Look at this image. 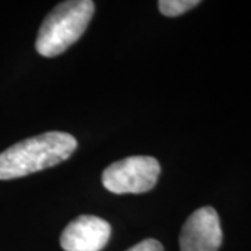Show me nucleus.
<instances>
[{
  "label": "nucleus",
  "instance_id": "nucleus-4",
  "mask_svg": "<svg viewBox=\"0 0 251 251\" xmlns=\"http://www.w3.org/2000/svg\"><path fill=\"white\" fill-rule=\"evenodd\" d=\"M219 215L212 206H201L188 216L180 233L181 251H218L222 244Z\"/></svg>",
  "mask_w": 251,
  "mask_h": 251
},
{
  "label": "nucleus",
  "instance_id": "nucleus-5",
  "mask_svg": "<svg viewBox=\"0 0 251 251\" xmlns=\"http://www.w3.org/2000/svg\"><path fill=\"white\" fill-rule=\"evenodd\" d=\"M112 227L105 219L81 215L66 226L60 236L64 251H100L110 239Z\"/></svg>",
  "mask_w": 251,
  "mask_h": 251
},
{
  "label": "nucleus",
  "instance_id": "nucleus-7",
  "mask_svg": "<svg viewBox=\"0 0 251 251\" xmlns=\"http://www.w3.org/2000/svg\"><path fill=\"white\" fill-rule=\"evenodd\" d=\"M126 251H165L163 246L155 239H145Z\"/></svg>",
  "mask_w": 251,
  "mask_h": 251
},
{
  "label": "nucleus",
  "instance_id": "nucleus-1",
  "mask_svg": "<svg viewBox=\"0 0 251 251\" xmlns=\"http://www.w3.org/2000/svg\"><path fill=\"white\" fill-rule=\"evenodd\" d=\"M77 140L64 131H48L11 145L0 153V180L24 177L70 158Z\"/></svg>",
  "mask_w": 251,
  "mask_h": 251
},
{
  "label": "nucleus",
  "instance_id": "nucleus-6",
  "mask_svg": "<svg viewBox=\"0 0 251 251\" xmlns=\"http://www.w3.org/2000/svg\"><path fill=\"white\" fill-rule=\"evenodd\" d=\"M200 3L198 0H161L158 1V9L166 17H177L197 7Z\"/></svg>",
  "mask_w": 251,
  "mask_h": 251
},
{
  "label": "nucleus",
  "instance_id": "nucleus-2",
  "mask_svg": "<svg viewBox=\"0 0 251 251\" xmlns=\"http://www.w3.org/2000/svg\"><path fill=\"white\" fill-rule=\"evenodd\" d=\"M95 11L91 0H67L54 7L44 20L35 41L36 52L54 57L67 50L85 32Z\"/></svg>",
  "mask_w": 251,
  "mask_h": 251
},
{
  "label": "nucleus",
  "instance_id": "nucleus-3",
  "mask_svg": "<svg viewBox=\"0 0 251 251\" xmlns=\"http://www.w3.org/2000/svg\"><path fill=\"white\" fill-rule=\"evenodd\" d=\"M159 175L161 165L152 156H128L109 165L102 183L113 194H143L155 187Z\"/></svg>",
  "mask_w": 251,
  "mask_h": 251
}]
</instances>
